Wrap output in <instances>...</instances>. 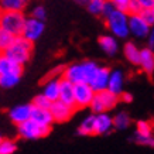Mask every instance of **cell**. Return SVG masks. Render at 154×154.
Wrapping results in <instances>:
<instances>
[{"instance_id": "e0dca14e", "label": "cell", "mask_w": 154, "mask_h": 154, "mask_svg": "<svg viewBox=\"0 0 154 154\" xmlns=\"http://www.w3.org/2000/svg\"><path fill=\"white\" fill-rule=\"evenodd\" d=\"M24 66L19 65L17 62H14L11 58L6 55L5 52H0V76L2 75H10V74H17L23 75Z\"/></svg>"}, {"instance_id": "1f68e13d", "label": "cell", "mask_w": 154, "mask_h": 154, "mask_svg": "<svg viewBox=\"0 0 154 154\" xmlns=\"http://www.w3.org/2000/svg\"><path fill=\"white\" fill-rule=\"evenodd\" d=\"M134 141L140 146H146V147H151L154 149V134L153 136H146V137H140V136H134L133 137Z\"/></svg>"}, {"instance_id": "44dd1931", "label": "cell", "mask_w": 154, "mask_h": 154, "mask_svg": "<svg viewBox=\"0 0 154 154\" xmlns=\"http://www.w3.org/2000/svg\"><path fill=\"white\" fill-rule=\"evenodd\" d=\"M140 52L141 48H139L134 42L127 41L125 45H123V55L127 60L129 64L131 65H137L139 66V61H140Z\"/></svg>"}, {"instance_id": "ffe728a7", "label": "cell", "mask_w": 154, "mask_h": 154, "mask_svg": "<svg viewBox=\"0 0 154 154\" xmlns=\"http://www.w3.org/2000/svg\"><path fill=\"white\" fill-rule=\"evenodd\" d=\"M140 69L147 75L154 74V51L149 47L141 48L140 52V61H139Z\"/></svg>"}, {"instance_id": "7402d4cb", "label": "cell", "mask_w": 154, "mask_h": 154, "mask_svg": "<svg viewBox=\"0 0 154 154\" xmlns=\"http://www.w3.org/2000/svg\"><path fill=\"white\" fill-rule=\"evenodd\" d=\"M95 117L96 116L94 113L84 117L76 129V133L79 136H95Z\"/></svg>"}, {"instance_id": "6da1fadb", "label": "cell", "mask_w": 154, "mask_h": 154, "mask_svg": "<svg viewBox=\"0 0 154 154\" xmlns=\"http://www.w3.org/2000/svg\"><path fill=\"white\" fill-rule=\"evenodd\" d=\"M100 68L98 62L95 61H81L66 65L62 69V78L69 81L71 84H89L94 78L98 69Z\"/></svg>"}, {"instance_id": "4dcf8cb0", "label": "cell", "mask_w": 154, "mask_h": 154, "mask_svg": "<svg viewBox=\"0 0 154 154\" xmlns=\"http://www.w3.org/2000/svg\"><path fill=\"white\" fill-rule=\"evenodd\" d=\"M31 105H33L34 107H40V109H50L52 103L42 94H40V95H35V96H34V99L31 100Z\"/></svg>"}, {"instance_id": "7c38bea8", "label": "cell", "mask_w": 154, "mask_h": 154, "mask_svg": "<svg viewBox=\"0 0 154 154\" xmlns=\"http://www.w3.org/2000/svg\"><path fill=\"white\" fill-rule=\"evenodd\" d=\"M61 78L62 76H50L44 85H42L41 94L50 100L51 103L60 100V88H61Z\"/></svg>"}, {"instance_id": "e575fe53", "label": "cell", "mask_w": 154, "mask_h": 154, "mask_svg": "<svg viewBox=\"0 0 154 154\" xmlns=\"http://www.w3.org/2000/svg\"><path fill=\"white\" fill-rule=\"evenodd\" d=\"M116 9H120V10H125L126 11V7L127 5L130 3V0H109Z\"/></svg>"}, {"instance_id": "b9f144b4", "label": "cell", "mask_w": 154, "mask_h": 154, "mask_svg": "<svg viewBox=\"0 0 154 154\" xmlns=\"http://www.w3.org/2000/svg\"><path fill=\"white\" fill-rule=\"evenodd\" d=\"M3 139H5V137H3V136H2V133H0V141L3 140Z\"/></svg>"}, {"instance_id": "484cf974", "label": "cell", "mask_w": 154, "mask_h": 154, "mask_svg": "<svg viewBox=\"0 0 154 154\" xmlns=\"http://www.w3.org/2000/svg\"><path fill=\"white\" fill-rule=\"evenodd\" d=\"M106 2L107 0H91L85 7H86V10H88L92 16L102 17L103 10H105V6H106Z\"/></svg>"}, {"instance_id": "4fadbf2b", "label": "cell", "mask_w": 154, "mask_h": 154, "mask_svg": "<svg viewBox=\"0 0 154 154\" xmlns=\"http://www.w3.org/2000/svg\"><path fill=\"white\" fill-rule=\"evenodd\" d=\"M95 116V136L109 134L115 129L113 116L110 113H99Z\"/></svg>"}, {"instance_id": "4316f807", "label": "cell", "mask_w": 154, "mask_h": 154, "mask_svg": "<svg viewBox=\"0 0 154 154\" xmlns=\"http://www.w3.org/2000/svg\"><path fill=\"white\" fill-rule=\"evenodd\" d=\"M21 75L10 74V75H2L0 76V88L2 89H11L20 82Z\"/></svg>"}, {"instance_id": "ba28073f", "label": "cell", "mask_w": 154, "mask_h": 154, "mask_svg": "<svg viewBox=\"0 0 154 154\" xmlns=\"http://www.w3.org/2000/svg\"><path fill=\"white\" fill-rule=\"evenodd\" d=\"M44 31H45V21H40V20L33 19V17L28 16L21 37H24L27 41L34 44L35 41H38L41 38Z\"/></svg>"}, {"instance_id": "9c48e42d", "label": "cell", "mask_w": 154, "mask_h": 154, "mask_svg": "<svg viewBox=\"0 0 154 154\" xmlns=\"http://www.w3.org/2000/svg\"><path fill=\"white\" fill-rule=\"evenodd\" d=\"M129 28H130V35H133L137 40L147 38L150 31H151V27L146 23L140 14L129 16Z\"/></svg>"}, {"instance_id": "83f0119b", "label": "cell", "mask_w": 154, "mask_h": 154, "mask_svg": "<svg viewBox=\"0 0 154 154\" xmlns=\"http://www.w3.org/2000/svg\"><path fill=\"white\" fill-rule=\"evenodd\" d=\"M14 35H11L10 33H7L6 30L0 28V52H5L7 48L13 44L14 41Z\"/></svg>"}, {"instance_id": "8fae6325", "label": "cell", "mask_w": 154, "mask_h": 154, "mask_svg": "<svg viewBox=\"0 0 154 154\" xmlns=\"http://www.w3.org/2000/svg\"><path fill=\"white\" fill-rule=\"evenodd\" d=\"M50 110H51L55 123H65V122H68L71 117L74 116L76 109L69 106V105H65V103L61 102V100H57V102H54L51 105Z\"/></svg>"}, {"instance_id": "f1b7e54d", "label": "cell", "mask_w": 154, "mask_h": 154, "mask_svg": "<svg viewBox=\"0 0 154 154\" xmlns=\"http://www.w3.org/2000/svg\"><path fill=\"white\" fill-rule=\"evenodd\" d=\"M17 151V143L11 139H3L0 141V154H14Z\"/></svg>"}, {"instance_id": "cb8c5ba5", "label": "cell", "mask_w": 154, "mask_h": 154, "mask_svg": "<svg viewBox=\"0 0 154 154\" xmlns=\"http://www.w3.org/2000/svg\"><path fill=\"white\" fill-rule=\"evenodd\" d=\"M26 5L24 0H0V7L5 11H24Z\"/></svg>"}, {"instance_id": "f546056e", "label": "cell", "mask_w": 154, "mask_h": 154, "mask_svg": "<svg viewBox=\"0 0 154 154\" xmlns=\"http://www.w3.org/2000/svg\"><path fill=\"white\" fill-rule=\"evenodd\" d=\"M30 17L37 19V20H40V21H45V20H47V10H45V7H44L42 5L34 6L33 9H31Z\"/></svg>"}, {"instance_id": "9a60e30c", "label": "cell", "mask_w": 154, "mask_h": 154, "mask_svg": "<svg viewBox=\"0 0 154 154\" xmlns=\"http://www.w3.org/2000/svg\"><path fill=\"white\" fill-rule=\"evenodd\" d=\"M107 91L112 94L120 96L125 92V74L122 69H112L110 78H109V85Z\"/></svg>"}, {"instance_id": "74e56055", "label": "cell", "mask_w": 154, "mask_h": 154, "mask_svg": "<svg viewBox=\"0 0 154 154\" xmlns=\"http://www.w3.org/2000/svg\"><path fill=\"white\" fill-rule=\"evenodd\" d=\"M146 40H147V47H149L150 50H153V51H154V27L151 28L149 37L146 38Z\"/></svg>"}, {"instance_id": "5bb4252c", "label": "cell", "mask_w": 154, "mask_h": 154, "mask_svg": "<svg viewBox=\"0 0 154 154\" xmlns=\"http://www.w3.org/2000/svg\"><path fill=\"white\" fill-rule=\"evenodd\" d=\"M110 72L112 69L107 68V66H102L98 69L96 75H95L92 81L89 82V85L92 86L95 92H103V91H107V85H109V78H110Z\"/></svg>"}, {"instance_id": "836d02e7", "label": "cell", "mask_w": 154, "mask_h": 154, "mask_svg": "<svg viewBox=\"0 0 154 154\" xmlns=\"http://www.w3.org/2000/svg\"><path fill=\"white\" fill-rule=\"evenodd\" d=\"M140 16L144 19V21L149 24L150 27H154V10H143L140 13Z\"/></svg>"}, {"instance_id": "f35d334b", "label": "cell", "mask_w": 154, "mask_h": 154, "mask_svg": "<svg viewBox=\"0 0 154 154\" xmlns=\"http://www.w3.org/2000/svg\"><path fill=\"white\" fill-rule=\"evenodd\" d=\"M131 100H133V95L129 94V92H123V94L120 95V102H123V103H130Z\"/></svg>"}, {"instance_id": "d4e9b609", "label": "cell", "mask_w": 154, "mask_h": 154, "mask_svg": "<svg viewBox=\"0 0 154 154\" xmlns=\"http://www.w3.org/2000/svg\"><path fill=\"white\" fill-rule=\"evenodd\" d=\"M154 131V125L149 120H139L136 123V131L134 136H140V137H146V136H153Z\"/></svg>"}, {"instance_id": "3957f363", "label": "cell", "mask_w": 154, "mask_h": 154, "mask_svg": "<svg viewBox=\"0 0 154 154\" xmlns=\"http://www.w3.org/2000/svg\"><path fill=\"white\" fill-rule=\"evenodd\" d=\"M33 51H34L33 42L27 41L24 37L20 35V37L14 38L13 44L6 50L5 54L9 57V58H11L14 62H17L19 65L24 66L26 64H28V61L31 60Z\"/></svg>"}, {"instance_id": "52a82bcc", "label": "cell", "mask_w": 154, "mask_h": 154, "mask_svg": "<svg viewBox=\"0 0 154 154\" xmlns=\"http://www.w3.org/2000/svg\"><path fill=\"white\" fill-rule=\"evenodd\" d=\"M95 92L89 84H78L75 85V109H85L89 107L94 102Z\"/></svg>"}, {"instance_id": "60d3db41", "label": "cell", "mask_w": 154, "mask_h": 154, "mask_svg": "<svg viewBox=\"0 0 154 154\" xmlns=\"http://www.w3.org/2000/svg\"><path fill=\"white\" fill-rule=\"evenodd\" d=\"M78 2H79L81 5H84V6H86L89 3V2H91V0H78Z\"/></svg>"}, {"instance_id": "d590c367", "label": "cell", "mask_w": 154, "mask_h": 154, "mask_svg": "<svg viewBox=\"0 0 154 154\" xmlns=\"http://www.w3.org/2000/svg\"><path fill=\"white\" fill-rule=\"evenodd\" d=\"M139 5L143 10H153L154 9V0H137Z\"/></svg>"}, {"instance_id": "ac0fdd59", "label": "cell", "mask_w": 154, "mask_h": 154, "mask_svg": "<svg viewBox=\"0 0 154 154\" xmlns=\"http://www.w3.org/2000/svg\"><path fill=\"white\" fill-rule=\"evenodd\" d=\"M60 100L65 105L75 107V85L69 81L61 78V88H60Z\"/></svg>"}, {"instance_id": "277c9868", "label": "cell", "mask_w": 154, "mask_h": 154, "mask_svg": "<svg viewBox=\"0 0 154 154\" xmlns=\"http://www.w3.org/2000/svg\"><path fill=\"white\" fill-rule=\"evenodd\" d=\"M120 103V96L109 92V91H103V92H98L95 95L94 102L91 103V112L94 115H99V113H109L113 110L115 107Z\"/></svg>"}, {"instance_id": "ee69618b", "label": "cell", "mask_w": 154, "mask_h": 154, "mask_svg": "<svg viewBox=\"0 0 154 154\" xmlns=\"http://www.w3.org/2000/svg\"><path fill=\"white\" fill-rule=\"evenodd\" d=\"M153 10H154V9H153Z\"/></svg>"}, {"instance_id": "ab89813d", "label": "cell", "mask_w": 154, "mask_h": 154, "mask_svg": "<svg viewBox=\"0 0 154 154\" xmlns=\"http://www.w3.org/2000/svg\"><path fill=\"white\" fill-rule=\"evenodd\" d=\"M3 14H5V10L0 7V28H2V20H3Z\"/></svg>"}, {"instance_id": "8992f818", "label": "cell", "mask_w": 154, "mask_h": 154, "mask_svg": "<svg viewBox=\"0 0 154 154\" xmlns=\"http://www.w3.org/2000/svg\"><path fill=\"white\" fill-rule=\"evenodd\" d=\"M50 131H51L50 127H44L35 123L34 120H28L23 125L17 126V134L24 140H37V139L48 136Z\"/></svg>"}, {"instance_id": "d6a6232c", "label": "cell", "mask_w": 154, "mask_h": 154, "mask_svg": "<svg viewBox=\"0 0 154 154\" xmlns=\"http://www.w3.org/2000/svg\"><path fill=\"white\" fill-rule=\"evenodd\" d=\"M141 11H143V9L140 7L139 2H137V0H130V3H129L126 7V13L129 14V16H133V14H140Z\"/></svg>"}, {"instance_id": "d6986e66", "label": "cell", "mask_w": 154, "mask_h": 154, "mask_svg": "<svg viewBox=\"0 0 154 154\" xmlns=\"http://www.w3.org/2000/svg\"><path fill=\"white\" fill-rule=\"evenodd\" d=\"M31 120H34L35 123L41 125L44 127H50V129L55 123L50 109H40V107H34V106H33V113H31Z\"/></svg>"}, {"instance_id": "7a4b0ae2", "label": "cell", "mask_w": 154, "mask_h": 154, "mask_svg": "<svg viewBox=\"0 0 154 154\" xmlns=\"http://www.w3.org/2000/svg\"><path fill=\"white\" fill-rule=\"evenodd\" d=\"M105 26L109 30V34L117 40H126L130 35L129 28V14L125 10L115 9L112 13L105 19Z\"/></svg>"}, {"instance_id": "8d00e7d4", "label": "cell", "mask_w": 154, "mask_h": 154, "mask_svg": "<svg viewBox=\"0 0 154 154\" xmlns=\"http://www.w3.org/2000/svg\"><path fill=\"white\" fill-rule=\"evenodd\" d=\"M116 9V7H115V6L112 5V3H110V2H109V0H107L106 2V6H105V10H103V14H102V19L105 20L107 17V16H109V14L112 13L113 10Z\"/></svg>"}, {"instance_id": "7bdbcfd3", "label": "cell", "mask_w": 154, "mask_h": 154, "mask_svg": "<svg viewBox=\"0 0 154 154\" xmlns=\"http://www.w3.org/2000/svg\"><path fill=\"white\" fill-rule=\"evenodd\" d=\"M24 2H26V3H28V2H31V0H24Z\"/></svg>"}, {"instance_id": "603a6c76", "label": "cell", "mask_w": 154, "mask_h": 154, "mask_svg": "<svg viewBox=\"0 0 154 154\" xmlns=\"http://www.w3.org/2000/svg\"><path fill=\"white\" fill-rule=\"evenodd\" d=\"M113 123H115V129L116 130H126L131 125V117L127 112L120 110L116 115H113Z\"/></svg>"}, {"instance_id": "2e32d148", "label": "cell", "mask_w": 154, "mask_h": 154, "mask_svg": "<svg viewBox=\"0 0 154 154\" xmlns=\"http://www.w3.org/2000/svg\"><path fill=\"white\" fill-rule=\"evenodd\" d=\"M98 44L106 55L115 57L119 52V41L116 37H113L112 34H103L98 38Z\"/></svg>"}, {"instance_id": "30bf717a", "label": "cell", "mask_w": 154, "mask_h": 154, "mask_svg": "<svg viewBox=\"0 0 154 154\" xmlns=\"http://www.w3.org/2000/svg\"><path fill=\"white\" fill-rule=\"evenodd\" d=\"M31 113H33V105L31 103H21L16 105L9 110V119L13 125L20 126L26 122L31 120Z\"/></svg>"}, {"instance_id": "5b68a950", "label": "cell", "mask_w": 154, "mask_h": 154, "mask_svg": "<svg viewBox=\"0 0 154 154\" xmlns=\"http://www.w3.org/2000/svg\"><path fill=\"white\" fill-rule=\"evenodd\" d=\"M26 21L27 16L24 11H5L2 20V28L14 37H20L23 34Z\"/></svg>"}]
</instances>
